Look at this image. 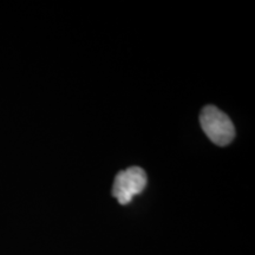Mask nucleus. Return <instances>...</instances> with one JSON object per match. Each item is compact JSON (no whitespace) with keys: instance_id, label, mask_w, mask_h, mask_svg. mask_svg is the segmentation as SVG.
<instances>
[{"instance_id":"nucleus-1","label":"nucleus","mask_w":255,"mask_h":255,"mask_svg":"<svg viewBox=\"0 0 255 255\" xmlns=\"http://www.w3.org/2000/svg\"><path fill=\"white\" fill-rule=\"evenodd\" d=\"M200 122L203 131L215 144L225 146L234 139V124L227 115L216 107L208 105L203 108L200 115Z\"/></svg>"},{"instance_id":"nucleus-2","label":"nucleus","mask_w":255,"mask_h":255,"mask_svg":"<svg viewBox=\"0 0 255 255\" xmlns=\"http://www.w3.org/2000/svg\"><path fill=\"white\" fill-rule=\"evenodd\" d=\"M145 171L139 167L128 168L116 175L113 187V196L121 205H128L133 196L141 194L146 186Z\"/></svg>"}]
</instances>
